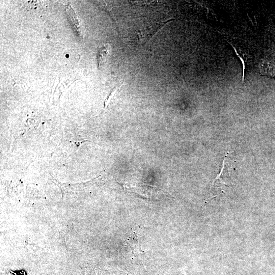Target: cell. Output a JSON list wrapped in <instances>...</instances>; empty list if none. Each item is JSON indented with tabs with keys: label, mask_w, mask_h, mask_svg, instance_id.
I'll list each match as a JSON object with an SVG mask.
<instances>
[{
	"label": "cell",
	"mask_w": 275,
	"mask_h": 275,
	"mask_svg": "<svg viewBox=\"0 0 275 275\" xmlns=\"http://www.w3.org/2000/svg\"><path fill=\"white\" fill-rule=\"evenodd\" d=\"M126 187L134 194L142 196H145L146 198H158L165 195V192L162 190L142 184H137L136 186H126Z\"/></svg>",
	"instance_id": "1"
},
{
	"label": "cell",
	"mask_w": 275,
	"mask_h": 275,
	"mask_svg": "<svg viewBox=\"0 0 275 275\" xmlns=\"http://www.w3.org/2000/svg\"><path fill=\"white\" fill-rule=\"evenodd\" d=\"M66 11L69 16L74 28L76 32V34L80 37H82V34L80 22L77 15L70 5L67 6Z\"/></svg>",
	"instance_id": "2"
},
{
	"label": "cell",
	"mask_w": 275,
	"mask_h": 275,
	"mask_svg": "<svg viewBox=\"0 0 275 275\" xmlns=\"http://www.w3.org/2000/svg\"><path fill=\"white\" fill-rule=\"evenodd\" d=\"M260 70L262 75L275 78V66L270 62H262L260 66Z\"/></svg>",
	"instance_id": "3"
},
{
	"label": "cell",
	"mask_w": 275,
	"mask_h": 275,
	"mask_svg": "<svg viewBox=\"0 0 275 275\" xmlns=\"http://www.w3.org/2000/svg\"><path fill=\"white\" fill-rule=\"evenodd\" d=\"M108 54V47L103 48L100 51L98 55V62L100 68H101L102 65L106 62Z\"/></svg>",
	"instance_id": "4"
},
{
	"label": "cell",
	"mask_w": 275,
	"mask_h": 275,
	"mask_svg": "<svg viewBox=\"0 0 275 275\" xmlns=\"http://www.w3.org/2000/svg\"><path fill=\"white\" fill-rule=\"evenodd\" d=\"M14 275H27L26 272L24 270L18 271L14 272Z\"/></svg>",
	"instance_id": "5"
}]
</instances>
